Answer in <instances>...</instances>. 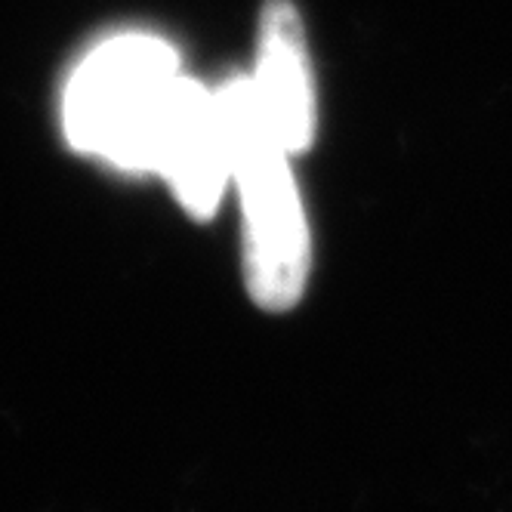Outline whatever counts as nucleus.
I'll return each mask as SVG.
<instances>
[{"label": "nucleus", "instance_id": "obj_3", "mask_svg": "<svg viewBox=\"0 0 512 512\" xmlns=\"http://www.w3.org/2000/svg\"><path fill=\"white\" fill-rule=\"evenodd\" d=\"M155 173H161L192 219H210L232 179L229 139L216 90L176 78L155 139Z\"/></svg>", "mask_w": 512, "mask_h": 512}, {"label": "nucleus", "instance_id": "obj_1", "mask_svg": "<svg viewBox=\"0 0 512 512\" xmlns=\"http://www.w3.org/2000/svg\"><path fill=\"white\" fill-rule=\"evenodd\" d=\"M229 139V170L244 216V281L256 306H297L312 266V241L290 152L275 136L247 75L216 90Z\"/></svg>", "mask_w": 512, "mask_h": 512}, {"label": "nucleus", "instance_id": "obj_2", "mask_svg": "<svg viewBox=\"0 0 512 512\" xmlns=\"http://www.w3.org/2000/svg\"><path fill=\"white\" fill-rule=\"evenodd\" d=\"M179 56L145 34L105 41L75 71L65 90V136L71 149L121 170L149 173L155 139Z\"/></svg>", "mask_w": 512, "mask_h": 512}, {"label": "nucleus", "instance_id": "obj_4", "mask_svg": "<svg viewBox=\"0 0 512 512\" xmlns=\"http://www.w3.org/2000/svg\"><path fill=\"white\" fill-rule=\"evenodd\" d=\"M250 84L284 149L306 152L315 139V87L303 19L290 0H269L260 13Z\"/></svg>", "mask_w": 512, "mask_h": 512}]
</instances>
